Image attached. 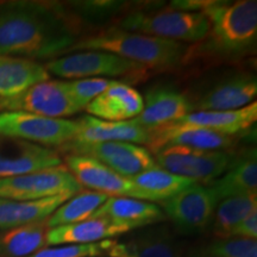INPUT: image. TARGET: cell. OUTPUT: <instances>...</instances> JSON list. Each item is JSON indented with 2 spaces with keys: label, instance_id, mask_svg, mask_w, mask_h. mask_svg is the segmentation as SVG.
I'll use <instances>...</instances> for the list:
<instances>
[{
  "label": "cell",
  "instance_id": "52a82bcc",
  "mask_svg": "<svg viewBox=\"0 0 257 257\" xmlns=\"http://www.w3.org/2000/svg\"><path fill=\"white\" fill-rule=\"evenodd\" d=\"M48 73L63 79L115 78L141 74L147 70L133 61L105 51L85 50L59 57L46 64Z\"/></svg>",
  "mask_w": 257,
  "mask_h": 257
},
{
  "label": "cell",
  "instance_id": "484cf974",
  "mask_svg": "<svg viewBox=\"0 0 257 257\" xmlns=\"http://www.w3.org/2000/svg\"><path fill=\"white\" fill-rule=\"evenodd\" d=\"M257 211V192L233 195L218 202L212 219V230L218 238H230L246 217Z\"/></svg>",
  "mask_w": 257,
  "mask_h": 257
},
{
  "label": "cell",
  "instance_id": "83f0119b",
  "mask_svg": "<svg viewBox=\"0 0 257 257\" xmlns=\"http://www.w3.org/2000/svg\"><path fill=\"white\" fill-rule=\"evenodd\" d=\"M147 195L148 201L162 202L198 182L166 172L159 166L130 179Z\"/></svg>",
  "mask_w": 257,
  "mask_h": 257
},
{
  "label": "cell",
  "instance_id": "f1b7e54d",
  "mask_svg": "<svg viewBox=\"0 0 257 257\" xmlns=\"http://www.w3.org/2000/svg\"><path fill=\"white\" fill-rule=\"evenodd\" d=\"M108 199V195L93 191H81L74 194L46 220L48 229L87 220Z\"/></svg>",
  "mask_w": 257,
  "mask_h": 257
},
{
  "label": "cell",
  "instance_id": "44dd1931",
  "mask_svg": "<svg viewBox=\"0 0 257 257\" xmlns=\"http://www.w3.org/2000/svg\"><path fill=\"white\" fill-rule=\"evenodd\" d=\"M257 121V102L233 111H194L175 121L181 125H191L207 128L226 136L238 137L250 130Z\"/></svg>",
  "mask_w": 257,
  "mask_h": 257
},
{
  "label": "cell",
  "instance_id": "4dcf8cb0",
  "mask_svg": "<svg viewBox=\"0 0 257 257\" xmlns=\"http://www.w3.org/2000/svg\"><path fill=\"white\" fill-rule=\"evenodd\" d=\"M113 239L92 244H69L43 248L29 257H107Z\"/></svg>",
  "mask_w": 257,
  "mask_h": 257
},
{
  "label": "cell",
  "instance_id": "277c9868",
  "mask_svg": "<svg viewBox=\"0 0 257 257\" xmlns=\"http://www.w3.org/2000/svg\"><path fill=\"white\" fill-rule=\"evenodd\" d=\"M119 30L143 34L186 43L201 41L208 35L210 24L201 12L163 9L156 12H134L119 22Z\"/></svg>",
  "mask_w": 257,
  "mask_h": 257
},
{
  "label": "cell",
  "instance_id": "7c38bea8",
  "mask_svg": "<svg viewBox=\"0 0 257 257\" xmlns=\"http://www.w3.org/2000/svg\"><path fill=\"white\" fill-rule=\"evenodd\" d=\"M66 167L82 187L108 197L134 198L148 201L147 195L131 181L92 157L69 154Z\"/></svg>",
  "mask_w": 257,
  "mask_h": 257
},
{
  "label": "cell",
  "instance_id": "8992f818",
  "mask_svg": "<svg viewBox=\"0 0 257 257\" xmlns=\"http://www.w3.org/2000/svg\"><path fill=\"white\" fill-rule=\"evenodd\" d=\"M79 130L78 120L49 118L28 112H0V136L18 138L47 148H62Z\"/></svg>",
  "mask_w": 257,
  "mask_h": 257
},
{
  "label": "cell",
  "instance_id": "ffe728a7",
  "mask_svg": "<svg viewBox=\"0 0 257 257\" xmlns=\"http://www.w3.org/2000/svg\"><path fill=\"white\" fill-rule=\"evenodd\" d=\"M143 96L126 83L118 81L89 102L85 108L89 115L107 121H126L143 110Z\"/></svg>",
  "mask_w": 257,
  "mask_h": 257
},
{
  "label": "cell",
  "instance_id": "603a6c76",
  "mask_svg": "<svg viewBox=\"0 0 257 257\" xmlns=\"http://www.w3.org/2000/svg\"><path fill=\"white\" fill-rule=\"evenodd\" d=\"M49 78L46 66L36 61L0 55V99L17 96Z\"/></svg>",
  "mask_w": 257,
  "mask_h": 257
},
{
  "label": "cell",
  "instance_id": "8fae6325",
  "mask_svg": "<svg viewBox=\"0 0 257 257\" xmlns=\"http://www.w3.org/2000/svg\"><path fill=\"white\" fill-rule=\"evenodd\" d=\"M2 112H28L49 118L70 117L81 111L74 104L67 89V81H47L36 83L14 98L0 99Z\"/></svg>",
  "mask_w": 257,
  "mask_h": 257
},
{
  "label": "cell",
  "instance_id": "ac0fdd59",
  "mask_svg": "<svg viewBox=\"0 0 257 257\" xmlns=\"http://www.w3.org/2000/svg\"><path fill=\"white\" fill-rule=\"evenodd\" d=\"M107 257H185L184 250L165 225L143 230L126 242L112 244Z\"/></svg>",
  "mask_w": 257,
  "mask_h": 257
},
{
  "label": "cell",
  "instance_id": "3957f363",
  "mask_svg": "<svg viewBox=\"0 0 257 257\" xmlns=\"http://www.w3.org/2000/svg\"><path fill=\"white\" fill-rule=\"evenodd\" d=\"M201 14L210 24V47L213 51L221 55H243L256 46L255 0L208 2Z\"/></svg>",
  "mask_w": 257,
  "mask_h": 257
},
{
  "label": "cell",
  "instance_id": "cb8c5ba5",
  "mask_svg": "<svg viewBox=\"0 0 257 257\" xmlns=\"http://www.w3.org/2000/svg\"><path fill=\"white\" fill-rule=\"evenodd\" d=\"M73 195L63 194L35 201L0 198V232L27 224L44 221Z\"/></svg>",
  "mask_w": 257,
  "mask_h": 257
},
{
  "label": "cell",
  "instance_id": "ba28073f",
  "mask_svg": "<svg viewBox=\"0 0 257 257\" xmlns=\"http://www.w3.org/2000/svg\"><path fill=\"white\" fill-rule=\"evenodd\" d=\"M81 191L82 186L62 165L0 180V198L10 200L35 201Z\"/></svg>",
  "mask_w": 257,
  "mask_h": 257
},
{
  "label": "cell",
  "instance_id": "5b68a950",
  "mask_svg": "<svg viewBox=\"0 0 257 257\" xmlns=\"http://www.w3.org/2000/svg\"><path fill=\"white\" fill-rule=\"evenodd\" d=\"M236 156L229 150H200L179 146L162 148L155 153L160 168L204 186L220 178Z\"/></svg>",
  "mask_w": 257,
  "mask_h": 257
},
{
  "label": "cell",
  "instance_id": "2e32d148",
  "mask_svg": "<svg viewBox=\"0 0 257 257\" xmlns=\"http://www.w3.org/2000/svg\"><path fill=\"white\" fill-rule=\"evenodd\" d=\"M150 133L152 140L148 146L154 154L162 148L170 146L187 147L200 150H229L237 141V137L178 123L154 128Z\"/></svg>",
  "mask_w": 257,
  "mask_h": 257
},
{
  "label": "cell",
  "instance_id": "6da1fadb",
  "mask_svg": "<svg viewBox=\"0 0 257 257\" xmlns=\"http://www.w3.org/2000/svg\"><path fill=\"white\" fill-rule=\"evenodd\" d=\"M78 24L61 5L34 0L0 2V55L47 60L68 53Z\"/></svg>",
  "mask_w": 257,
  "mask_h": 257
},
{
  "label": "cell",
  "instance_id": "9a60e30c",
  "mask_svg": "<svg viewBox=\"0 0 257 257\" xmlns=\"http://www.w3.org/2000/svg\"><path fill=\"white\" fill-rule=\"evenodd\" d=\"M143 110L134 121L149 131L175 123L193 112L191 99L169 86H154L143 98Z\"/></svg>",
  "mask_w": 257,
  "mask_h": 257
},
{
  "label": "cell",
  "instance_id": "7402d4cb",
  "mask_svg": "<svg viewBox=\"0 0 257 257\" xmlns=\"http://www.w3.org/2000/svg\"><path fill=\"white\" fill-rule=\"evenodd\" d=\"M128 231L105 218H89L80 223L48 229L47 245L92 244L112 239Z\"/></svg>",
  "mask_w": 257,
  "mask_h": 257
},
{
  "label": "cell",
  "instance_id": "7a4b0ae2",
  "mask_svg": "<svg viewBox=\"0 0 257 257\" xmlns=\"http://www.w3.org/2000/svg\"><path fill=\"white\" fill-rule=\"evenodd\" d=\"M96 50L124 57L146 68H173L184 62L189 48L185 43L143 34L111 29L76 41L68 53Z\"/></svg>",
  "mask_w": 257,
  "mask_h": 257
},
{
  "label": "cell",
  "instance_id": "d4e9b609",
  "mask_svg": "<svg viewBox=\"0 0 257 257\" xmlns=\"http://www.w3.org/2000/svg\"><path fill=\"white\" fill-rule=\"evenodd\" d=\"M208 187L218 201L233 195L257 192V156L256 149L237 155L233 163L220 178L214 180Z\"/></svg>",
  "mask_w": 257,
  "mask_h": 257
},
{
  "label": "cell",
  "instance_id": "e0dca14e",
  "mask_svg": "<svg viewBox=\"0 0 257 257\" xmlns=\"http://www.w3.org/2000/svg\"><path fill=\"white\" fill-rule=\"evenodd\" d=\"M91 218H105L128 232L167 219L162 208L154 202L125 197H108Z\"/></svg>",
  "mask_w": 257,
  "mask_h": 257
},
{
  "label": "cell",
  "instance_id": "30bf717a",
  "mask_svg": "<svg viewBox=\"0 0 257 257\" xmlns=\"http://www.w3.org/2000/svg\"><path fill=\"white\" fill-rule=\"evenodd\" d=\"M61 149L70 152L74 155L92 157L127 179L134 178L157 166L152 153L146 147L134 143L69 142Z\"/></svg>",
  "mask_w": 257,
  "mask_h": 257
},
{
  "label": "cell",
  "instance_id": "f546056e",
  "mask_svg": "<svg viewBox=\"0 0 257 257\" xmlns=\"http://www.w3.org/2000/svg\"><path fill=\"white\" fill-rule=\"evenodd\" d=\"M117 82L118 80L111 78L78 79L67 81V89L74 104L78 106L80 110H85L93 99H95Z\"/></svg>",
  "mask_w": 257,
  "mask_h": 257
},
{
  "label": "cell",
  "instance_id": "9c48e42d",
  "mask_svg": "<svg viewBox=\"0 0 257 257\" xmlns=\"http://www.w3.org/2000/svg\"><path fill=\"white\" fill-rule=\"evenodd\" d=\"M218 202L208 186L197 184L160 204L167 219L180 232L193 234L204 231L212 223Z\"/></svg>",
  "mask_w": 257,
  "mask_h": 257
},
{
  "label": "cell",
  "instance_id": "d6986e66",
  "mask_svg": "<svg viewBox=\"0 0 257 257\" xmlns=\"http://www.w3.org/2000/svg\"><path fill=\"white\" fill-rule=\"evenodd\" d=\"M79 130L72 142H127L134 144H149L152 133L135 121H107L92 115H85L78 120Z\"/></svg>",
  "mask_w": 257,
  "mask_h": 257
},
{
  "label": "cell",
  "instance_id": "836d02e7",
  "mask_svg": "<svg viewBox=\"0 0 257 257\" xmlns=\"http://www.w3.org/2000/svg\"><path fill=\"white\" fill-rule=\"evenodd\" d=\"M204 257H208V256H204Z\"/></svg>",
  "mask_w": 257,
  "mask_h": 257
},
{
  "label": "cell",
  "instance_id": "d6a6232c",
  "mask_svg": "<svg viewBox=\"0 0 257 257\" xmlns=\"http://www.w3.org/2000/svg\"><path fill=\"white\" fill-rule=\"evenodd\" d=\"M231 237H240V238H257V211L252 212L240 223L233 231Z\"/></svg>",
  "mask_w": 257,
  "mask_h": 257
},
{
  "label": "cell",
  "instance_id": "1f68e13d",
  "mask_svg": "<svg viewBox=\"0 0 257 257\" xmlns=\"http://www.w3.org/2000/svg\"><path fill=\"white\" fill-rule=\"evenodd\" d=\"M208 257H257L256 239L230 237L220 238L206 248Z\"/></svg>",
  "mask_w": 257,
  "mask_h": 257
},
{
  "label": "cell",
  "instance_id": "4316f807",
  "mask_svg": "<svg viewBox=\"0 0 257 257\" xmlns=\"http://www.w3.org/2000/svg\"><path fill=\"white\" fill-rule=\"evenodd\" d=\"M46 220L0 232V257H29L47 245Z\"/></svg>",
  "mask_w": 257,
  "mask_h": 257
},
{
  "label": "cell",
  "instance_id": "5bb4252c",
  "mask_svg": "<svg viewBox=\"0 0 257 257\" xmlns=\"http://www.w3.org/2000/svg\"><path fill=\"white\" fill-rule=\"evenodd\" d=\"M257 95V81L251 74L225 76L191 101L193 110L233 111L250 105Z\"/></svg>",
  "mask_w": 257,
  "mask_h": 257
},
{
  "label": "cell",
  "instance_id": "4fadbf2b",
  "mask_svg": "<svg viewBox=\"0 0 257 257\" xmlns=\"http://www.w3.org/2000/svg\"><path fill=\"white\" fill-rule=\"evenodd\" d=\"M62 165L55 149L0 136V180L25 175Z\"/></svg>",
  "mask_w": 257,
  "mask_h": 257
}]
</instances>
